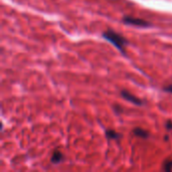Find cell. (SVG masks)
<instances>
[{
  "label": "cell",
  "instance_id": "8992f818",
  "mask_svg": "<svg viewBox=\"0 0 172 172\" xmlns=\"http://www.w3.org/2000/svg\"><path fill=\"white\" fill-rule=\"evenodd\" d=\"M106 136L108 139H113V140L120 138V135L114 130H106Z\"/></svg>",
  "mask_w": 172,
  "mask_h": 172
},
{
  "label": "cell",
  "instance_id": "7a4b0ae2",
  "mask_svg": "<svg viewBox=\"0 0 172 172\" xmlns=\"http://www.w3.org/2000/svg\"><path fill=\"white\" fill-rule=\"evenodd\" d=\"M123 21L126 23V24L137 25V26H143V27H148V26L151 25V23L145 21V20H143V19L131 17V16H125V17L123 18Z\"/></svg>",
  "mask_w": 172,
  "mask_h": 172
},
{
  "label": "cell",
  "instance_id": "9c48e42d",
  "mask_svg": "<svg viewBox=\"0 0 172 172\" xmlns=\"http://www.w3.org/2000/svg\"><path fill=\"white\" fill-rule=\"evenodd\" d=\"M166 128L167 129H170V130H172V122L171 121H168L166 123Z\"/></svg>",
  "mask_w": 172,
  "mask_h": 172
},
{
  "label": "cell",
  "instance_id": "277c9868",
  "mask_svg": "<svg viewBox=\"0 0 172 172\" xmlns=\"http://www.w3.org/2000/svg\"><path fill=\"white\" fill-rule=\"evenodd\" d=\"M62 160H64V155H62V153L61 151L55 150L51 156V162L54 164H58L59 162H61Z\"/></svg>",
  "mask_w": 172,
  "mask_h": 172
},
{
  "label": "cell",
  "instance_id": "5b68a950",
  "mask_svg": "<svg viewBox=\"0 0 172 172\" xmlns=\"http://www.w3.org/2000/svg\"><path fill=\"white\" fill-rule=\"evenodd\" d=\"M134 134L136 135V136H139L141 138H145V139L149 137V133H148L147 131H145L144 129H141V128L134 129Z\"/></svg>",
  "mask_w": 172,
  "mask_h": 172
},
{
  "label": "cell",
  "instance_id": "3957f363",
  "mask_svg": "<svg viewBox=\"0 0 172 172\" xmlns=\"http://www.w3.org/2000/svg\"><path fill=\"white\" fill-rule=\"evenodd\" d=\"M121 95H122V97H123L124 99H126L127 101L131 102V103H133L135 105H138V106H142V105H143V101L140 100V99L137 98L136 96L132 95L131 93H129L127 91H122L121 92Z\"/></svg>",
  "mask_w": 172,
  "mask_h": 172
},
{
  "label": "cell",
  "instance_id": "ba28073f",
  "mask_svg": "<svg viewBox=\"0 0 172 172\" xmlns=\"http://www.w3.org/2000/svg\"><path fill=\"white\" fill-rule=\"evenodd\" d=\"M163 90H164L165 92L171 93V94H172V85H169V86H167V87H165Z\"/></svg>",
  "mask_w": 172,
  "mask_h": 172
},
{
  "label": "cell",
  "instance_id": "52a82bcc",
  "mask_svg": "<svg viewBox=\"0 0 172 172\" xmlns=\"http://www.w3.org/2000/svg\"><path fill=\"white\" fill-rule=\"evenodd\" d=\"M163 169L165 171H172V160H167L164 162Z\"/></svg>",
  "mask_w": 172,
  "mask_h": 172
},
{
  "label": "cell",
  "instance_id": "6da1fadb",
  "mask_svg": "<svg viewBox=\"0 0 172 172\" xmlns=\"http://www.w3.org/2000/svg\"><path fill=\"white\" fill-rule=\"evenodd\" d=\"M103 37L110 41L112 44H114L121 52L125 54V46L127 45L128 41L127 39L123 37L121 34L117 33V32L114 30L109 29V30H107L103 33Z\"/></svg>",
  "mask_w": 172,
  "mask_h": 172
}]
</instances>
